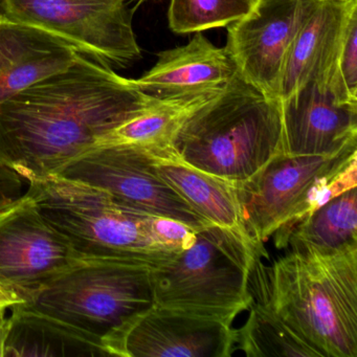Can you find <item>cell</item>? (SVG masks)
Here are the masks:
<instances>
[{
    "instance_id": "8992f818",
    "label": "cell",
    "mask_w": 357,
    "mask_h": 357,
    "mask_svg": "<svg viewBox=\"0 0 357 357\" xmlns=\"http://www.w3.org/2000/svg\"><path fill=\"white\" fill-rule=\"evenodd\" d=\"M152 267L131 259L82 256L20 305L59 319L105 346L131 317L154 304Z\"/></svg>"
},
{
    "instance_id": "9c48e42d",
    "label": "cell",
    "mask_w": 357,
    "mask_h": 357,
    "mask_svg": "<svg viewBox=\"0 0 357 357\" xmlns=\"http://www.w3.org/2000/svg\"><path fill=\"white\" fill-rule=\"evenodd\" d=\"M321 0H257L252 11L227 26V53L237 74L271 99L279 100L286 56Z\"/></svg>"
},
{
    "instance_id": "cb8c5ba5",
    "label": "cell",
    "mask_w": 357,
    "mask_h": 357,
    "mask_svg": "<svg viewBox=\"0 0 357 357\" xmlns=\"http://www.w3.org/2000/svg\"><path fill=\"white\" fill-rule=\"evenodd\" d=\"M327 89L342 103H357V8L347 22Z\"/></svg>"
},
{
    "instance_id": "83f0119b",
    "label": "cell",
    "mask_w": 357,
    "mask_h": 357,
    "mask_svg": "<svg viewBox=\"0 0 357 357\" xmlns=\"http://www.w3.org/2000/svg\"><path fill=\"white\" fill-rule=\"evenodd\" d=\"M145 0H139V3H137V6L141 5V3H143Z\"/></svg>"
},
{
    "instance_id": "44dd1931",
    "label": "cell",
    "mask_w": 357,
    "mask_h": 357,
    "mask_svg": "<svg viewBox=\"0 0 357 357\" xmlns=\"http://www.w3.org/2000/svg\"><path fill=\"white\" fill-rule=\"evenodd\" d=\"M248 309L245 324L236 329V350L248 357H323L268 309L256 302Z\"/></svg>"
},
{
    "instance_id": "ba28073f",
    "label": "cell",
    "mask_w": 357,
    "mask_h": 357,
    "mask_svg": "<svg viewBox=\"0 0 357 357\" xmlns=\"http://www.w3.org/2000/svg\"><path fill=\"white\" fill-rule=\"evenodd\" d=\"M54 174L102 190L123 204L181 221L196 231L213 225L158 174L153 155L145 146H97Z\"/></svg>"
},
{
    "instance_id": "277c9868",
    "label": "cell",
    "mask_w": 357,
    "mask_h": 357,
    "mask_svg": "<svg viewBox=\"0 0 357 357\" xmlns=\"http://www.w3.org/2000/svg\"><path fill=\"white\" fill-rule=\"evenodd\" d=\"M281 106L239 75L192 112L170 143L178 160L231 183H243L282 153Z\"/></svg>"
},
{
    "instance_id": "4fadbf2b",
    "label": "cell",
    "mask_w": 357,
    "mask_h": 357,
    "mask_svg": "<svg viewBox=\"0 0 357 357\" xmlns=\"http://www.w3.org/2000/svg\"><path fill=\"white\" fill-rule=\"evenodd\" d=\"M282 153L332 155L357 143V103H342L329 89L307 83L280 101Z\"/></svg>"
},
{
    "instance_id": "603a6c76",
    "label": "cell",
    "mask_w": 357,
    "mask_h": 357,
    "mask_svg": "<svg viewBox=\"0 0 357 357\" xmlns=\"http://www.w3.org/2000/svg\"><path fill=\"white\" fill-rule=\"evenodd\" d=\"M353 188H357L356 158H353L347 166L319 177L312 183L287 221L273 234L275 246L279 250L286 248L288 234L296 223L313 211Z\"/></svg>"
},
{
    "instance_id": "ffe728a7",
    "label": "cell",
    "mask_w": 357,
    "mask_h": 357,
    "mask_svg": "<svg viewBox=\"0 0 357 357\" xmlns=\"http://www.w3.org/2000/svg\"><path fill=\"white\" fill-rule=\"evenodd\" d=\"M291 242L325 250L357 243V188L344 192L296 223L288 234L286 248Z\"/></svg>"
},
{
    "instance_id": "6da1fadb",
    "label": "cell",
    "mask_w": 357,
    "mask_h": 357,
    "mask_svg": "<svg viewBox=\"0 0 357 357\" xmlns=\"http://www.w3.org/2000/svg\"><path fill=\"white\" fill-rule=\"evenodd\" d=\"M160 101L79 54L63 72L0 103V162L28 183L49 176Z\"/></svg>"
},
{
    "instance_id": "3957f363",
    "label": "cell",
    "mask_w": 357,
    "mask_h": 357,
    "mask_svg": "<svg viewBox=\"0 0 357 357\" xmlns=\"http://www.w3.org/2000/svg\"><path fill=\"white\" fill-rule=\"evenodd\" d=\"M28 183L26 195L81 256L158 266L195 241L193 227L132 208L102 190L57 174Z\"/></svg>"
},
{
    "instance_id": "484cf974",
    "label": "cell",
    "mask_w": 357,
    "mask_h": 357,
    "mask_svg": "<svg viewBox=\"0 0 357 357\" xmlns=\"http://www.w3.org/2000/svg\"><path fill=\"white\" fill-rule=\"evenodd\" d=\"M20 304H22L20 298L0 286V317L6 315L8 310H11L14 306Z\"/></svg>"
},
{
    "instance_id": "8fae6325",
    "label": "cell",
    "mask_w": 357,
    "mask_h": 357,
    "mask_svg": "<svg viewBox=\"0 0 357 357\" xmlns=\"http://www.w3.org/2000/svg\"><path fill=\"white\" fill-rule=\"evenodd\" d=\"M81 257L26 193L0 216V286L22 303Z\"/></svg>"
},
{
    "instance_id": "7c38bea8",
    "label": "cell",
    "mask_w": 357,
    "mask_h": 357,
    "mask_svg": "<svg viewBox=\"0 0 357 357\" xmlns=\"http://www.w3.org/2000/svg\"><path fill=\"white\" fill-rule=\"evenodd\" d=\"M109 356L231 357L236 329L218 319L153 304L105 342Z\"/></svg>"
},
{
    "instance_id": "30bf717a",
    "label": "cell",
    "mask_w": 357,
    "mask_h": 357,
    "mask_svg": "<svg viewBox=\"0 0 357 357\" xmlns=\"http://www.w3.org/2000/svg\"><path fill=\"white\" fill-rule=\"evenodd\" d=\"M357 143L332 155L279 154L248 181L237 183L246 231L263 254L266 242L289 218L317 179L356 158Z\"/></svg>"
},
{
    "instance_id": "d4e9b609",
    "label": "cell",
    "mask_w": 357,
    "mask_h": 357,
    "mask_svg": "<svg viewBox=\"0 0 357 357\" xmlns=\"http://www.w3.org/2000/svg\"><path fill=\"white\" fill-rule=\"evenodd\" d=\"M26 178L0 162V216L16 206L26 193Z\"/></svg>"
},
{
    "instance_id": "d6986e66",
    "label": "cell",
    "mask_w": 357,
    "mask_h": 357,
    "mask_svg": "<svg viewBox=\"0 0 357 357\" xmlns=\"http://www.w3.org/2000/svg\"><path fill=\"white\" fill-rule=\"evenodd\" d=\"M217 93L160 100L151 109L114 129L98 146L114 144H132L145 147L170 146L175 132L185 119Z\"/></svg>"
},
{
    "instance_id": "4316f807",
    "label": "cell",
    "mask_w": 357,
    "mask_h": 357,
    "mask_svg": "<svg viewBox=\"0 0 357 357\" xmlns=\"http://www.w3.org/2000/svg\"><path fill=\"white\" fill-rule=\"evenodd\" d=\"M8 332V317L6 315L0 317V357H3L5 342Z\"/></svg>"
},
{
    "instance_id": "52a82bcc",
    "label": "cell",
    "mask_w": 357,
    "mask_h": 357,
    "mask_svg": "<svg viewBox=\"0 0 357 357\" xmlns=\"http://www.w3.org/2000/svg\"><path fill=\"white\" fill-rule=\"evenodd\" d=\"M128 1L0 0V13L45 31L110 68H126L142 58Z\"/></svg>"
},
{
    "instance_id": "7402d4cb",
    "label": "cell",
    "mask_w": 357,
    "mask_h": 357,
    "mask_svg": "<svg viewBox=\"0 0 357 357\" xmlns=\"http://www.w3.org/2000/svg\"><path fill=\"white\" fill-rule=\"evenodd\" d=\"M257 0H170L168 22L175 34L225 28L248 15Z\"/></svg>"
},
{
    "instance_id": "ac0fdd59",
    "label": "cell",
    "mask_w": 357,
    "mask_h": 357,
    "mask_svg": "<svg viewBox=\"0 0 357 357\" xmlns=\"http://www.w3.org/2000/svg\"><path fill=\"white\" fill-rule=\"evenodd\" d=\"M11 311L3 357L109 356L101 340L59 319L20 304Z\"/></svg>"
},
{
    "instance_id": "5b68a950",
    "label": "cell",
    "mask_w": 357,
    "mask_h": 357,
    "mask_svg": "<svg viewBox=\"0 0 357 357\" xmlns=\"http://www.w3.org/2000/svg\"><path fill=\"white\" fill-rule=\"evenodd\" d=\"M256 255L235 234L208 225L189 248L152 267L154 304L233 325L252 303L248 282Z\"/></svg>"
},
{
    "instance_id": "9a60e30c",
    "label": "cell",
    "mask_w": 357,
    "mask_h": 357,
    "mask_svg": "<svg viewBox=\"0 0 357 357\" xmlns=\"http://www.w3.org/2000/svg\"><path fill=\"white\" fill-rule=\"evenodd\" d=\"M357 0H321L290 45L280 80L279 101L307 83L327 89L347 22Z\"/></svg>"
},
{
    "instance_id": "7a4b0ae2",
    "label": "cell",
    "mask_w": 357,
    "mask_h": 357,
    "mask_svg": "<svg viewBox=\"0 0 357 357\" xmlns=\"http://www.w3.org/2000/svg\"><path fill=\"white\" fill-rule=\"evenodd\" d=\"M288 246L271 264L255 257L248 282L252 302L323 357H356L357 243L335 250L301 242Z\"/></svg>"
},
{
    "instance_id": "5bb4252c",
    "label": "cell",
    "mask_w": 357,
    "mask_h": 357,
    "mask_svg": "<svg viewBox=\"0 0 357 357\" xmlns=\"http://www.w3.org/2000/svg\"><path fill=\"white\" fill-rule=\"evenodd\" d=\"M188 45L162 52L155 66L135 87L156 100L178 99L222 91L237 74L225 47H217L202 32Z\"/></svg>"
},
{
    "instance_id": "e0dca14e",
    "label": "cell",
    "mask_w": 357,
    "mask_h": 357,
    "mask_svg": "<svg viewBox=\"0 0 357 357\" xmlns=\"http://www.w3.org/2000/svg\"><path fill=\"white\" fill-rule=\"evenodd\" d=\"M149 148L158 174L211 225L227 229L254 246L244 225L235 183L185 164L170 146Z\"/></svg>"
},
{
    "instance_id": "2e32d148",
    "label": "cell",
    "mask_w": 357,
    "mask_h": 357,
    "mask_svg": "<svg viewBox=\"0 0 357 357\" xmlns=\"http://www.w3.org/2000/svg\"><path fill=\"white\" fill-rule=\"evenodd\" d=\"M79 54L58 37L0 13V103L63 72Z\"/></svg>"
}]
</instances>
